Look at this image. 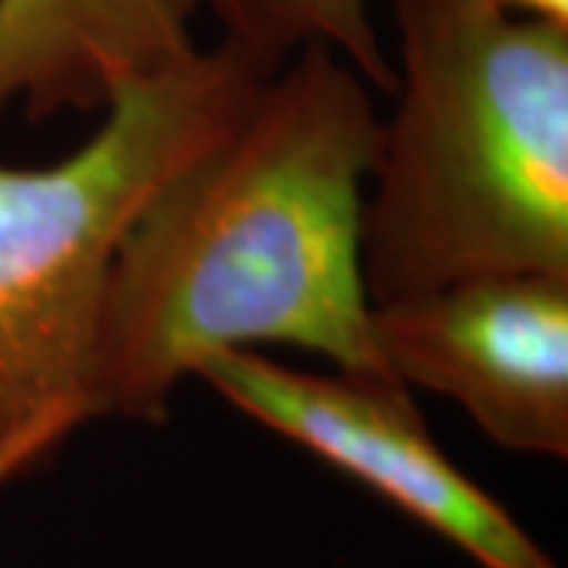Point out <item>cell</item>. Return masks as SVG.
Wrapping results in <instances>:
<instances>
[{
	"label": "cell",
	"mask_w": 568,
	"mask_h": 568,
	"mask_svg": "<svg viewBox=\"0 0 568 568\" xmlns=\"http://www.w3.org/2000/svg\"><path fill=\"white\" fill-rule=\"evenodd\" d=\"M41 462L36 452H29V448H10V452H0V487H7V484H13V480H20L26 477L29 470H36L41 467Z\"/></svg>",
	"instance_id": "9c48e42d"
},
{
	"label": "cell",
	"mask_w": 568,
	"mask_h": 568,
	"mask_svg": "<svg viewBox=\"0 0 568 568\" xmlns=\"http://www.w3.org/2000/svg\"><path fill=\"white\" fill-rule=\"evenodd\" d=\"M369 316L402 386L452 398L499 448L566 458L568 275L470 278Z\"/></svg>",
	"instance_id": "5b68a950"
},
{
	"label": "cell",
	"mask_w": 568,
	"mask_h": 568,
	"mask_svg": "<svg viewBox=\"0 0 568 568\" xmlns=\"http://www.w3.org/2000/svg\"><path fill=\"white\" fill-rule=\"evenodd\" d=\"M376 133L366 82L323 44L260 82L123 234L99 310L95 420L164 424L174 388L215 351L291 345L392 376L361 265Z\"/></svg>",
	"instance_id": "6da1fadb"
},
{
	"label": "cell",
	"mask_w": 568,
	"mask_h": 568,
	"mask_svg": "<svg viewBox=\"0 0 568 568\" xmlns=\"http://www.w3.org/2000/svg\"><path fill=\"white\" fill-rule=\"evenodd\" d=\"M200 0H0V114L104 111L114 92L190 61Z\"/></svg>",
	"instance_id": "8992f818"
},
{
	"label": "cell",
	"mask_w": 568,
	"mask_h": 568,
	"mask_svg": "<svg viewBox=\"0 0 568 568\" xmlns=\"http://www.w3.org/2000/svg\"><path fill=\"white\" fill-rule=\"evenodd\" d=\"M493 3L518 17L568 26V0H493Z\"/></svg>",
	"instance_id": "ba28073f"
},
{
	"label": "cell",
	"mask_w": 568,
	"mask_h": 568,
	"mask_svg": "<svg viewBox=\"0 0 568 568\" xmlns=\"http://www.w3.org/2000/svg\"><path fill=\"white\" fill-rule=\"evenodd\" d=\"M250 420L364 484L480 568H556L521 521L477 487L392 376L306 373L256 351H215L196 373Z\"/></svg>",
	"instance_id": "277c9868"
},
{
	"label": "cell",
	"mask_w": 568,
	"mask_h": 568,
	"mask_svg": "<svg viewBox=\"0 0 568 568\" xmlns=\"http://www.w3.org/2000/svg\"><path fill=\"white\" fill-rule=\"evenodd\" d=\"M395 111L361 219L369 304L568 275V26L493 0H392Z\"/></svg>",
	"instance_id": "7a4b0ae2"
},
{
	"label": "cell",
	"mask_w": 568,
	"mask_h": 568,
	"mask_svg": "<svg viewBox=\"0 0 568 568\" xmlns=\"http://www.w3.org/2000/svg\"><path fill=\"white\" fill-rule=\"evenodd\" d=\"M222 26V41L241 51L263 77L294 54L323 44L369 85L395 89V63L383 54L366 0H200Z\"/></svg>",
	"instance_id": "52a82bcc"
},
{
	"label": "cell",
	"mask_w": 568,
	"mask_h": 568,
	"mask_svg": "<svg viewBox=\"0 0 568 568\" xmlns=\"http://www.w3.org/2000/svg\"><path fill=\"white\" fill-rule=\"evenodd\" d=\"M263 80L219 41L121 85L73 155L0 164V452L29 448L48 462L95 420L99 310L123 234L237 123Z\"/></svg>",
	"instance_id": "3957f363"
}]
</instances>
